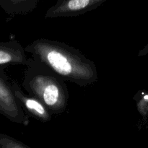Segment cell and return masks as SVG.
Here are the masks:
<instances>
[{
    "instance_id": "cell-2",
    "label": "cell",
    "mask_w": 148,
    "mask_h": 148,
    "mask_svg": "<svg viewBox=\"0 0 148 148\" xmlns=\"http://www.w3.org/2000/svg\"><path fill=\"white\" fill-rule=\"evenodd\" d=\"M26 66L23 84L29 95L40 101L52 115L63 114L69 101L65 80L32 57Z\"/></svg>"
},
{
    "instance_id": "cell-6",
    "label": "cell",
    "mask_w": 148,
    "mask_h": 148,
    "mask_svg": "<svg viewBox=\"0 0 148 148\" xmlns=\"http://www.w3.org/2000/svg\"><path fill=\"white\" fill-rule=\"evenodd\" d=\"M25 49L17 42L0 43V65H27L28 58Z\"/></svg>"
},
{
    "instance_id": "cell-10",
    "label": "cell",
    "mask_w": 148,
    "mask_h": 148,
    "mask_svg": "<svg viewBox=\"0 0 148 148\" xmlns=\"http://www.w3.org/2000/svg\"><path fill=\"white\" fill-rule=\"evenodd\" d=\"M148 53V43L147 44H146V46L143 48V49L140 51V52L138 53V56H146Z\"/></svg>"
},
{
    "instance_id": "cell-9",
    "label": "cell",
    "mask_w": 148,
    "mask_h": 148,
    "mask_svg": "<svg viewBox=\"0 0 148 148\" xmlns=\"http://www.w3.org/2000/svg\"><path fill=\"white\" fill-rule=\"evenodd\" d=\"M137 110L143 118L148 116V93L143 92L137 101Z\"/></svg>"
},
{
    "instance_id": "cell-8",
    "label": "cell",
    "mask_w": 148,
    "mask_h": 148,
    "mask_svg": "<svg viewBox=\"0 0 148 148\" xmlns=\"http://www.w3.org/2000/svg\"><path fill=\"white\" fill-rule=\"evenodd\" d=\"M0 147L1 148H30L27 145L10 136L0 134Z\"/></svg>"
},
{
    "instance_id": "cell-4",
    "label": "cell",
    "mask_w": 148,
    "mask_h": 148,
    "mask_svg": "<svg viewBox=\"0 0 148 148\" xmlns=\"http://www.w3.org/2000/svg\"><path fill=\"white\" fill-rule=\"evenodd\" d=\"M0 113L15 123L26 124L27 117L7 81L0 76Z\"/></svg>"
},
{
    "instance_id": "cell-7",
    "label": "cell",
    "mask_w": 148,
    "mask_h": 148,
    "mask_svg": "<svg viewBox=\"0 0 148 148\" xmlns=\"http://www.w3.org/2000/svg\"><path fill=\"white\" fill-rule=\"evenodd\" d=\"M14 5L13 11L17 14H25L33 11L36 7L38 0H10Z\"/></svg>"
},
{
    "instance_id": "cell-3",
    "label": "cell",
    "mask_w": 148,
    "mask_h": 148,
    "mask_svg": "<svg viewBox=\"0 0 148 148\" xmlns=\"http://www.w3.org/2000/svg\"><path fill=\"white\" fill-rule=\"evenodd\" d=\"M108 0H62L45 13L46 18L75 17L93 10Z\"/></svg>"
},
{
    "instance_id": "cell-5",
    "label": "cell",
    "mask_w": 148,
    "mask_h": 148,
    "mask_svg": "<svg viewBox=\"0 0 148 148\" xmlns=\"http://www.w3.org/2000/svg\"><path fill=\"white\" fill-rule=\"evenodd\" d=\"M12 88L17 102L24 111L28 113L29 115L41 122L46 123L51 120V113L40 101L31 95L25 94L15 82L12 85Z\"/></svg>"
},
{
    "instance_id": "cell-11",
    "label": "cell",
    "mask_w": 148,
    "mask_h": 148,
    "mask_svg": "<svg viewBox=\"0 0 148 148\" xmlns=\"http://www.w3.org/2000/svg\"><path fill=\"white\" fill-rule=\"evenodd\" d=\"M147 125H148V124H147ZM147 127H148V126H147Z\"/></svg>"
},
{
    "instance_id": "cell-1",
    "label": "cell",
    "mask_w": 148,
    "mask_h": 148,
    "mask_svg": "<svg viewBox=\"0 0 148 148\" xmlns=\"http://www.w3.org/2000/svg\"><path fill=\"white\" fill-rule=\"evenodd\" d=\"M25 49L34 60L47 66L64 80L81 87L92 85L98 81L95 63L66 43L38 38Z\"/></svg>"
}]
</instances>
